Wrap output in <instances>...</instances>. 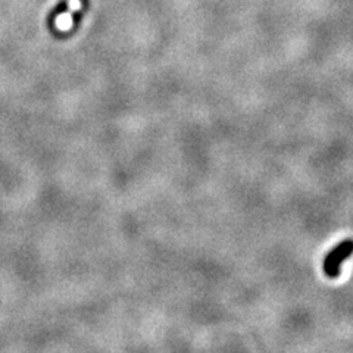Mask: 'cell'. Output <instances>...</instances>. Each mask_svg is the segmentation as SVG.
Returning <instances> with one entry per match:
<instances>
[{
    "label": "cell",
    "instance_id": "obj_1",
    "mask_svg": "<svg viewBox=\"0 0 353 353\" xmlns=\"http://www.w3.org/2000/svg\"><path fill=\"white\" fill-rule=\"evenodd\" d=\"M352 255H353V240L346 239L343 241H340L339 245H336L333 249H331L324 258V263H323L324 274L328 279H337L341 272L343 263Z\"/></svg>",
    "mask_w": 353,
    "mask_h": 353
}]
</instances>
